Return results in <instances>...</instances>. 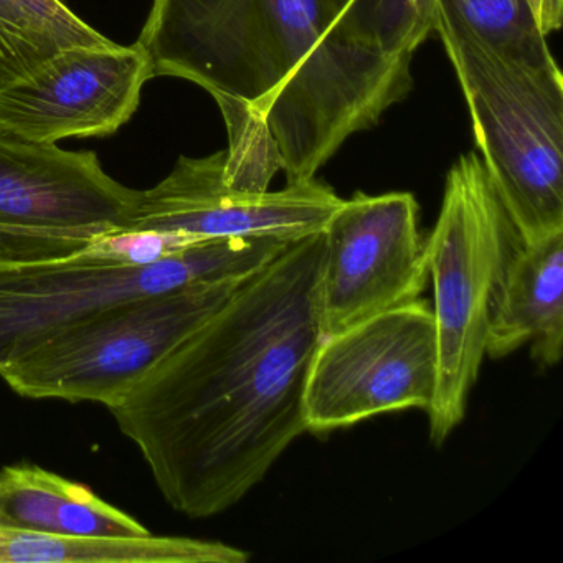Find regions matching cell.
I'll use <instances>...</instances> for the list:
<instances>
[{"mask_svg":"<svg viewBox=\"0 0 563 563\" xmlns=\"http://www.w3.org/2000/svg\"><path fill=\"white\" fill-rule=\"evenodd\" d=\"M322 232L286 246L108 408L164 500L219 516L306 431Z\"/></svg>","mask_w":563,"mask_h":563,"instance_id":"obj_1","label":"cell"},{"mask_svg":"<svg viewBox=\"0 0 563 563\" xmlns=\"http://www.w3.org/2000/svg\"><path fill=\"white\" fill-rule=\"evenodd\" d=\"M136 44L266 131L295 184L407 98L421 42L410 0H154Z\"/></svg>","mask_w":563,"mask_h":563,"instance_id":"obj_2","label":"cell"},{"mask_svg":"<svg viewBox=\"0 0 563 563\" xmlns=\"http://www.w3.org/2000/svg\"><path fill=\"white\" fill-rule=\"evenodd\" d=\"M487 176L526 245L563 233V77L500 57L437 18Z\"/></svg>","mask_w":563,"mask_h":563,"instance_id":"obj_3","label":"cell"},{"mask_svg":"<svg viewBox=\"0 0 563 563\" xmlns=\"http://www.w3.org/2000/svg\"><path fill=\"white\" fill-rule=\"evenodd\" d=\"M520 242L479 154H463L448 173L440 216L427 239L438 344L437 391L427 410L434 446L466 417L486 358L490 302Z\"/></svg>","mask_w":563,"mask_h":563,"instance_id":"obj_4","label":"cell"},{"mask_svg":"<svg viewBox=\"0 0 563 563\" xmlns=\"http://www.w3.org/2000/svg\"><path fill=\"white\" fill-rule=\"evenodd\" d=\"M246 278L194 283L108 306L9 362L0 368V378L31 400L113 407L161 358L222 308Z\"/></svg>","mask_w":563,"mask_h":563,"instance_id":"obj_5","label":"cell"},{"mask_svg":"<svg viewBox=\"0 0 563 563\" xmlns=\"http://www.w3.org/2000/svg\"><path fill=\"white\" fill-rule=\"evenodd\" d=\"M291 243L217 239L146 266L121 265L91 243L68 258L0 263V368L45 339L134 296L245 278Z\"/></svg>","mask_w":563,"mask_h":563,"instance_id":"obj_6","label":"cell"},{"mask_svg":"<svg viewBox=\"0 0 563 563\" xmlns=\"http://www.w3.org/2000/svg\"><path fill=\"white\" fill-rule=\"evenodd\" d=\"M140 192L104 173L90 151L0 133V263L68 258L128 230Z\"/></svg>","mask_w":563,"mask_h":563,"instance_id":"obj_7","label":"cell"},{"mask_svg":"<svg viewBox=\"0 0 563 563\" xmlns=\"http://www.w3.org/2000/svg\"><path fill=\"white\" fill-rule=\"evenodd\" d=\"M437 382L433 309L420 298L321 339L306 378V431L328 437L378 415L427 411Z\"/></svg>","mask_w":563,"mask_h":563,"instance_id":"obj_8","label":"cell"},{"mask_svg":"<svg viewBox=\"0 0 563 563\" xmlns=\"http://www.w3.org/2000/svg\"><path fill=\"white\" fill-rule=\"evenodd\" d=\"M408 192L355 194L322 229L316 316L322 338L417 301L427 288V239Z\"/></svg>","mask_w":563,"mask_h":563,"instance_id":"obj_9","label":"cell"},{"mask_svg":"<svg viewBox=\"0 0 563 563\" xmlns=\"http://www.w3.org/2000/svg\"><path fill=\"white\" fill-rule=\"evenodd\" d=\"M225 153L180 157L173 173L141 190L128 230L179 233L197 240L268 239L283 243L321 233L342 200L319 180L245 192L225 179Z\"/></svg>","mask_w":563,"mask_h":563,"instance_id":"obj_10","label":"cell"},{"mask_svg":"<svg viewBox=\"0 0 563 563\" xmlns=\"http://www.w3.org/2000/svg\"><path fill=\"white\" fill-rule=\"evenodd\" d=\"M153 80L140 45L71 47L22 80L0 87V133L37 144L117 133Z\"/></svg>","mask_w":563,"mask_h":563,"instance_id":"obj_11","label":"cell"},{"mask_svg":"<svg viewBox=\"0 0 563 563\" xmlns=\"http://www.w3.org/2000/svg\"><path fill=\"white\" fill-rule=\"evenodd\" d=\"M529 345L540 367L563 355V233L520 242L507 262L490 302L486 357L497 361Z\"/></svg>","mask_w":563,"mask_h":563,"instance_id":"obj_12","label":"cell"},{"mask_svg":"<svg viewBox=\"0 0 563 563\" xmlns=\"http://www.w3.org/2000/svg\"><path fill=\"white\" fill-rule=\"evenodd\" d=\"M0 529L60 537H146L151 530L90 487L31 463L0 470Z\"/></svg>","mask_w":563,"mask_h":563,"instance_id":"obj_13","label":"cell"},{"mask_svg":"<svg viewBox=\"0 0 563 563\" xmlns=\"http://www.w3.org/2000/svg\"><path fill=\"white\" fill-rule=\"evenodd\" d=\"M250 553L190 537H60L0 529V563H246Z\"/></svg>","mask_w":563,"mask_h":563,"instance_id":"obj_14","label":"cell"},{"mask_svg":"<svg viewBox=\"0 0 563 563\" xmlns=\"http://www.w3.org/2000/svg\"><path fill=\"white\" fill-rule=\"evenodd\" d=\"M111 44L64 0H0V87L22 80L65 48Z\"/></svg>","mask_w":563,"mask_h":563,"instance_id":"obj_15","label":"cell"},{"mask_svg":"<svg viewBox=\"0 0 563 563\" xmlns=\"http://www.w3.org/2000/svg\"><path fill=\"white\" fill-rule=\"evenodd\" d=\"M437 18L463 29L500 57L560 70L530 0H438Z\"/></svg>","mask_w":563,"mask_h":563,"instance_id":"obj_16","label":"cell"},{"mask_svg":"<svg viewBox=\"0 0 563 563\" xmlns=\"http://www.w3.org/2000/svg\"><path fill=\"white\" fill-rule=\"evenodd\" d=\"M543 34L550 35L562 27L563 0H530Z\"/></svg>","mask_w":563,"mask_h":563,"instance_id":"obj_17","label":"cell"},{"mask_svg":"<svg viewBox=\"0 0 563 563\" xmlns=\"http://www.w3.org/2000/svg\"><path fill=\"white\" fill-rule=\"evenodd\" d=\"M438 0H411V9L415 14V29L421 44L427 41L428 35L434 32L437 22Z\"/></svg>","mask_w":563,"mask_h":563,"instance_id":"obj_18","label":"cell"},{"mask_svg":"<svg viewBox=\"0 0 563 563\" xmlns=\"http://www.w3.org/2000/svg\"><path fill=\"white\" fill-rule=\"evenodd\" d=\"M410 5H411V0H410Z\"/></svg>","mask_w":563,"mask_h":563,"instance_id":"obj_19","label":"cell"}]
</instances>
